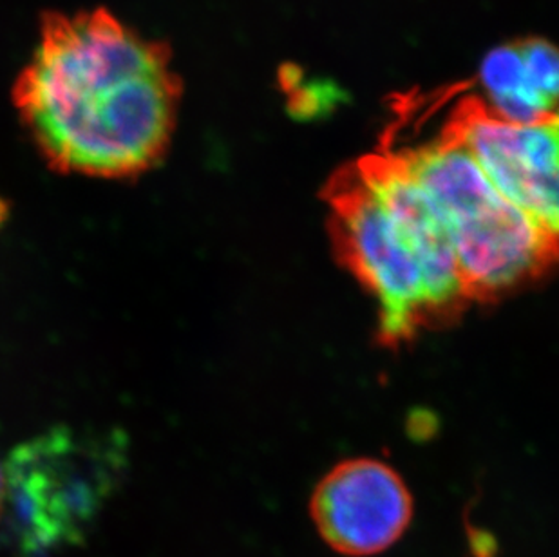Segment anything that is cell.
<instances>
[{"label":"cell","instance_id":"6da1fadb","mask_svg":"<svg viewBox=\"0 0 559 557\" xmlns=\"http://www.w3.org/2000/svg\"><path fill=\"white\" fill-rule=\"evenodd\" d=\"M183 80L173 49L107 8L44 11L11 87L27 137L55 173L142 178L175 138Z\"/></svg>","mask_w":559,"mask_h":557},{"label":"cell","instance_id":"7a4b0ae2","mask_svg":"<svg viewBox=\"0 0 559 557\" xmlns=\"http://www.w3.org/2000/svg\"><path fill=\"white\" fill-rule=\"evenodd\" d=\"M322 198L335 253L373 295L385 346L473 305L433 203L390 147L338 168Z\"/></svg>","mask_w":559,"mask_h":557},{"label":"cell","instance_id":"3957f363","mask_svg":"<svg viewBox=\"0 0 559 557\" xmlns=\"http://www.w3.org/2000/svg\"><path fill=\"white\" fill-rule=\"evenodd\" d=\"M382 145L401 158L442 222L471 303H491L559 269V236L501 194L453 121L431 140Z\"/></svg>","mask_w":559,"mask_h":557},{"label":"cell","instance_id":"277c9868","mask_svg":"<svg viewBox=\"0 0 559 557\" xmlns=\"http://www.w3.org/2000/svg\"><path fill=\"white\" fill-rule=\"evenodd\" d=\"M122 429L57 426L11 451L5 463V526L24 557H46L84 542L126 479Z\"/></svg>","mask_w":559,"mask_h":557},{"label":"cell","instance_id":"5b68a950","mask_svg":"<svg viewBox=\"0 0 559 557\" xmlns=\"http://www.w3.org/2000/svg\"><path fill=\"white\" fill-rule=\"evenodd\" d=\"M449 120L501 194L559 236V109L534 123H511L464 93Z\"/></svg>","mask_w":559,"mask_h":557},{"label":"cell","instance_id":"8992f818","mask_svg":"<svg viewBox=\"0 0 559 557\" xmlns=\"http://www.w3.org/2000/svg\"><path fill=\"white\" fill-rule=\"evenodd\" d=\"M310 509L322 540L349 557L384 553L404 536L413 518L404 479L371 458L333 467L317 485Z\"/></svg>","mask_w":559,"mask_h":557},{"label":"cell","instance_id":"52a82bcc","mask_svg":"<svg viewBox=\"0 0 559 557\" xmlns=\"http://www.w3.org/2000/svg\"><path fill=\"white\" fill-rule=\"evenodd\" d=\"M481 102L501 120L534 123L559 109V48L523 38L487 54L478 73Z\"/></svg>","mask_w":559,"mask_h":557},{"label":"cell","instance_id":"ba28073f","mask_svg":"<svg viewBox=\"0 0 559 557\" xmlns=\"http://www.w3.org/2000/svg\"><path fill=\"white\" fill-rule=\"evenodd\" d=\"M5 507V474L4 469L0 467V518L4 514Z\"/></svg>","mask_w":559,"mask_h":557},{"label":"cell","instance_id":"9c48e42d","mask_svg":"<svg viewBox=\"0 0 559 557\" xmlns=\"http://www.w3.org/2000/svg\"><path fill=\"white\" fill-rule=\"evenodd\" d=\"M10 203L4 200V198H0V226L4 225L8 222V217H10Z\"/></svg>","mask_w":559,"mask_h":557}]
</instances>
